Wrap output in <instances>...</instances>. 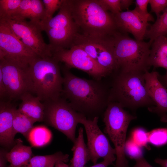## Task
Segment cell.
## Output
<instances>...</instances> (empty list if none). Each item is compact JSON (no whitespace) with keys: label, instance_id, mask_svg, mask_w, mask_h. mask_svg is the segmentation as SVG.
<instances>
[{"label":"cell","instance_id":"6da1fadb","mask_svg":"<svg viewBox=\"0 0 167 167\" xmlns=\"http://www.w3.org/2000/svg\"><path fill=\"white\" fill-rule=\"evenodd\" d=\"M62 96L72 108L87 119L93 120L103 114L109 102V86L102 80L78 77L65 66Z\"/></svg>","mask_w":167,"mask_h":167},{"label":"cell","instance_id":"7a4b0ae2","mask_svg":"<svg viewBox=\"0 0 167 167\" xmlns=\"http://www.w3.org/2000/svg\"><path fill=\"white\" fill-rule=\"evenodd\" d=\"M79 33L97 37L115 36L120 32L113 14L105 10L98 0H68Z\"/></svg>","mask_w":167,"mask_h":167},{"label":"cell","instance_id":"3957f363","mask_svg":"<svg viewBox=\"0 0 167 167\" xmlns=\"http://www.w3.org/2000/svg\"><path fill=\"white\" fill-rule=\"evenodd\" d=\"M144 73L117 71L111 74L112 79L109 86V102H116L124 108L131 109L155 106L147 91Z\"/></svg>","mask_w":167,"mask_h":167},{"label":"cell","instance_id":"277c9868","mask_svg":"<svg viewBox=\"0 0 167 167\" xmlns=\"http://www.w3.org/2000/svg\"><path fill=\"white\" fill-rule=\"evenodd\" d=\"M59 63L53 57H39L28 67L33 83L34 94L42 102L62 96L63 78Z\"/></svg>","mask_w":167,"mask_h":167},{"label":"cell","instance_id":"5b68a950","mask_svg":"<svg viewBox=\"0 0 167 167\" xmlns=\"http://www.w3.org/2000/svg\"><path fill=\"white\" fill-rule=\"evenodd\" d=\"M152 43L130 37L128 33L118 32L114 39V54L117 71H148Z\"/></svg>","mask_w":167,"mask_h":167},{"label":"cell","instance_id":"8992f818","mask_svg":"<svg viewBox=\"0 0 167 167\" xmlns=\"http://www.w3.org/2000/svg\"><path fill=\"white\" fill-rule=\"evenodd\" d=\"M40 24L42 31L47 35L53 53L70 48L79 33L78 27L72 15L68 0H62L56 16Z\"/></svg>","mask_w":167,"mask_h":167},{"label":"cell","instance_id":"52a82bcc","mask_svg":"<svg viewBox=\"0 0 167 167\" xmlns=\"http://www.w3.org/2000/svg\"><path fill=\"white\" fill-rule=\"evenodd\" d=\"M104 132L113 144L116 151L115 163L127 161L124 152L127 130L130 122L136 118L119 103L110 101L103 114Z\"/></svg>","mask_w":167,"mask_h":167},{"label":"cell","instance_id":"ba28073f","mask_svg":"<svg viewBox=\"0 0 167 167\" xmlns=\"http://www.w3.org/2000/svg\"><path fill=\"white\" fill-rule=\"evenodd\" d=\"M43 103V122L62 132L74 142L76 138V127L82 115L75 110L62 96Z\"/></svg>","mask_w":167,"mask_h":167},{"label":"cell","instance_id":"9c48e42d","mask_svg":"<svg viewBox=\"0 0 167 167\" xmlns=\"http://www.w3.org/2000/svg\"><path fill=\"white\" fill-rule=\"evenodd\" d=\"M115 36L97 37L79 33L73 45L81 48L109 76L118 69L114 54Z\"/></svg>","mask_w":167,"mask_h":167},{"label":"cell","instance_id":"30bf717a","mask_svg":"<svg viewBox=\"0 0 167 167\" xmlns=\"http://www.w3.org/2000/svg\"><path fill=\"white\" fill-rule=\"evenodd\" d=\"M39 57L0 21V60L26 68Z\"/></svg>","mask_w":167,"mask_h":167},{"label":"cell","instance_id":"8fae6325","mask_svg":"<svg viewBox=\"0 0 167 167\" xmlns=\"http://www.w3.org/2000/svg\"><path fill=\"white\" fill-rule=\"evenodd\" d=\"M12 32L28 47L41 58L52 57L53 52L49 44L44 41L40 23L11 18L0 19Z\"/></svg>","mask_w":167,"mask_h":167},{"label":"cell","instance_id":"7c38bea8","mask_svg":"<svg viewBox=\"0 0 167 167\" xmlns=\"http://www.w3.org/2000/svg\"><path fill=\"white\" fill-rule=\"evenodd\" d=\"M52 57L59 62L64 63L65 66L68 68H73L82 71L93 79L101 80L109 76L104 69L78 45H73L69 49L54 52Z\"/></svg>","mask_w":167,"mask_h":167},{"label":"cell","instance_id":"4fadbf2b","mask_svg":"<svg viewBox=\"0 0 167 167\" xmlns=\"http://www.w3.org/2000/svg\"><path fill=\"white\" fill-rule=\"evenodd\" d=\"M0 71L5 86L9 101L19 99L26 92L34 93L32 77L28 69L4 60H0Z\"/></svg>","mask_w":167,"mask_h":167},{"label":"cell","instance_id":"5bb4252c","mask_svg":"<svg viewBox=\"0 0 167 167\" xmlns=\"http://www.w3.org/2000/svg\"><path fill=\"white\" fill-rule=\"evenodd\" d=\"M98 118L96 117L93 120L88 119L82 115L79 120V123L82 124L85 129L90 160L94 165L100 158L115 161L116 159L115 149L111 146L108 139L98 125Z\"/></svg>","mask_w":167,"mask_h":167},{"label":"cell","instance_id":"9a60e30c","mask_svg":"<svg viewBox=\"0 0 167 167\" xmlns=\"http://www.w3.org/2000/svg\"><path fill=\"white\" fill-rule=\"evenodd\" d=\"M148 94L155 104L148 107V110L157 114L161 121L167 122V89L159 80V74L156 71H146L144 74Z\"/></svg>","mask_w":167,"mask_h":167},{"label":"cell","instance_id":"2e32d148","mask_svg":"<svg viewBox=\"0 0 167 167\" xmlns=\"http://www.w3.org/2000/svg\"><path fill=\"white\" fill-rule=\"evenodd\" d=\"M118 31L122 33H131L135 39L143 41L149 25L133 10L121 11L113 15Z\"/></svg>","mask_w":167,"mask_h":167},{"label":"cell","instance_id":"e0dca14e","mask_svg":"<svg viewBox=\"0 0 167 167\" xmlns=\"http://www.w3.org/2000/svg\"><path fill=\"white\" fill-rule=\"evenodd\" d=\"M16 108L11 101H0V143L1 145L10 147L15 143L13 122Z\"/></svg>","mask_w":167,"mask_h":167},{"label":"cell","instance_id":"ac0fdd59","mask_svg":"<svg viewBox=\"0 0 167 167\" xmlns=\"http://www.w3.org/2000/svg\"><path fill=\"white\" fill-rule=\"evenodd\" d=\"M45 16V10L42 0H22L16 11L9 18L17 20H26L40 23Z\"/></svg>","mask_w":167,"mask_h":167},{"label":"cell","instance_id":"d6986e66","mask_svg":"<svg viewBox=\"0 0 167 167\" xmlns=\"http://www.w3.org/2000/svg\"><path fill=\"white\" fill-rule=\"evenodd\" d=\"M19 99L21 101L18 108L20 112L36 122H43L44 105L38 97L26 92L22 95Z\"/></svg>","mask_w":167,"mask_h":167},{"label":"cell","instance_id":"ffe728a7","mask_svg":"<svg viewBox=\"0 0 167 167\" xmlns=\"http://www.w3.org/2000/svg\"><path fill=\"white\" fill-rule=\"evenodd\" d=\"M149 64L155 68L162 67L167 73V34L155 38L151 44Z\"/></svg>","mask_w":167,"mask_h":167},{"label":"cell","instance_id":"44dd1931","mask_svg":"<svg viewBox=\"0 0 167 167\" xmlns=\"http://www.w3.org/2000/svg\"><path fill=\"white\" fill-rule=\"evenodd\" d=\"M9 152H6L5 156L10 163L9 167H21L32 157L31 147L23 144L20 139H17Z\"/></svg>","mask_w":167,"mask_h":167},{"label":"cell","instance_id":"7402d4cb","mask_svg":"<svg viewBox=\"0 0 167 167\" xmlns=\"http://www.w3.org/2000/svg\"><path fill=\"white\" fill-rule=\"evenodd\" d=\"M73 143L71 149L73 155L69 166L85 167L87 162L90 160V156L87 146L84 142L82 127L79 128L78 136Z\"/></svg>","mask_w":167,"mask_h":167},{"label":"cell","instance_id":"603a6c76","mask_svg":"<svg viewBox=\"0 0 167 167\" xmlns=\"http://www.w3.org/2000/svg\"><path fill=\"white\" fill-rule=\"evenodd\" d=\"M69 155L61 152L45 156H36L32 157L29 161L21 167H48L57 163L69 161Z\"/></svg>","mask_w":167,"mask_h":167},{"label":"cell","instance_id":"cb8c5ba5","mask_svg":"<svg viewBox=\"0 0 167 167\" xmlns=\"http://www.w3.org/2000/svg\"><path fill=\"white\" fill-rule=\"evenodd\" d=\"M35 122L34 120L20 112L16 108L14 112L13 119L14 135L15 137L16 134L19 133L27 139Z\"/></svg>","mask_w":167,"mask_h":167},{"label":"cell","instance_id":"d4e9b609","mask_svg":"<svg viewBox=\"0 0 167 167\" xmlns=\"http://www.w3.org/2000/svg\"><path fill=\"white\" fill-rule=\"evenodd\" d=\"M52 136L51 131L46 127L38 126L32 128L27 139L32 146L41 147L49 143Z\"/></svg>","mask_w":167,"mask_h":167},{"label":"cell","instance_id":"484cf974","mask_svg":"<svg viewBox=\"0 0 167 167\" xmlns=\"http://www.w3.org/2000/svg\"><path fill=\"white\" fill-rule=\"evenodd\" d=\"M167 33V8L162 14L157 17L154 24L148 29L145 38L149 39V41L152 43L156 37L165 35Z\"/></svg>","mask_w":167,"mask_h":167},{"label":"cell","instance_id":"4316f807","mask_svg":"<svg viewBox=\"0 0 167 167\" xmlns=\"http://www.w3.org/2000/svg\"><path fill=\"white\" fill-rule=\"evenodd\" d=\"M22 0H0V19L9 18L19 7Z\"/></svg>","mask_w":167,"mask_h":167},{"label":"cell","instance_id":"83f0119b","mask_svg":"<svg viewBox=\"0 0 167 167\" xmlns=\"http://www.w3.org/2000/svg\"><path fill=\"white\" fill-rule=\"evenodd\" d=\"M148 142L156 146L167 143V128H159L148 132Z\"/></svg>","mask_w":167,"mask_h":167},{"label":"cell","instance_id":"f1b7e54d","mask_svg":"<svg viewBox=\"0 0 167 167\" xmlns=\"http://www.w3.org/2000/svg\"><path fill=\"white\" fill-rule=\"evenodd\" d=\"M140 147L131 138L126 140L124 146V152L131 159L135 160L143 157V152Z\"/></svg>","mask_w":167,"mask_h":167},{"label":"cell","instance_id":"f546056e","mask_svg":"<svg viewBox=\"0 0 167 167\" xmlns=\"http://www.w3.org/2000/svg\"><path fill=\"white\" fill-rule=\"evenodd\" d=\"M62 0H42L45 10V16L44 19L41 22L51 19L55 12L59 10L62 3ZM40 22V23H41Z\"/></svg>","mask_w":167,"mask_h":167},{"label":"cell","instance_id":"4dcf8cb0","mask_svg":"<svg viewBox=\"0 0 167 167\" xmlns=\"http://www.w3.org/2000/svg\"><path fill=\"white\" fill-rule=\"evenodd\" d=\"M149 0H136L135 7L133 10L140 17L148 22L154 21V18L147 11V6Z\"/></svg>","mask_w":167,"mask_h":167},{"label":"cell","instance_id":"1f68e13d","mask_svg":"<svg viewBox=\"0 0 167 167\" xmlns=\"http://www.w3.org/2000/svg\"><path fill=\"white\" fill-rule=\"evenodd\" d=\"M131 139L140 147H147L148 142V132L143 128L135 129L131 133Z\"/></svg>","mask_w":167,"mask_h":167},{"label":"cell","instance_id":"d6a6232c","mask_svg":"<svg viewBox=\"0 0 167 167\" xmlns=\"http://www.w3.org/2000/svg\"><path fill=\"white\" fill-rule=\"evenodd\" d=\"M100 4L105 11L115 15L122 11L120 0H98Z\"/></svg>","mask_w":167,"mask_h":167},{"label":"cell","instance_id":"836d02e7","mask_svg":"<svg viewBox=\"0 0 167 167\" xmlns=\"http://www.w3.org/2000/svg\"><path fill=\"white\" fill-rule=\"evenodd\" d=\"M149 3L151 8V12L154 13L157 17L167 8V0H149Z\"/></svg>","mask_w":167,"mask_h":167},{"label":"cell","instance_id":"e575fe53","mask_svg":"<svg viewBox=\"0 0 167 167\" xmlns=\"http://www.w3.org/2000/svg\"><path fill=\"white\" fill-rule=\"evenodd\" d=\"M7 96V92L5 86L3 81L2 73L0 71V100Z\"/></svg>","mask_w":167,"mask_h":167},{"label":"cell","instance_id":"d590c367","mask_svg":"<svg viewBox=\"0 0 167 167\" xmlns=\"http://www.w3.org/2000/svg\"><path fill=\"white\" fill-rule=\"evenodd\" d=\"M115 160L112 159L106 158L104 159L101 162L96 164L89 167H108L109 165H113V162Z\"/></svg>","mask_w":167,"mask_h":167},{"label":"cell","instance_id":"8d00e7d4","mask_svg":"<svg viewBox=\"0 0 167 167\" xmlns=\"http://www.w3.org/2000/svg\"><path fill=\"white\" fill-rule=\"evenodd\" d=\"M135 161L136 164L133 167H153L147 162L143 157Z\"/></svg>","mask_w":167,"mask_h":167},{"label":"cell","instance_id":"74e56055","mask_svg":"<svg viewBox=\"0 0 167 167\" xmlns=\"http://www.w3.org/2000/svg\"><path fill=\"white\" fill-rule=\"evenodd\" d=\"M134 3L133 0H120V7L122 10H127Z\"/></svg>","mask_w":167,"mask_h":167},{"label":"cell","instance_id":"f35d334b","mask_svg":"<svg viewBox=\"0 0 167 167\" xmlns=\"http://www.w3.org/2000/svg\"><path fill=\"white\" fill-rule=\"evenodd\" d=\"M6 151L1 150L0 153V167H6L7 161L5 156Z\"/></svg>","mask_w":167,"mask_h":167},{"label":"cell","instance_id":"ab89813d","mask_svg":"<svg viewBox=\"0 0 167 167\" xmlns=\"http://www.w3.org/2000/svg\"><path fill=\"white\" fill-rule=\"evenodd\" d=\"M155 161L161 167H167V159H162L158 158L155 159Z\"/></svg>","mask_w":167,"mask_h":167},{"label":"cell","instance_id":"60d3db41","mask_svg":"<svg viewBox=\"0 0 167 167\" xmlns=\"http://www.w3.org/2000/svg\"><path fill=\"white\" fill-rule=\"evenodd\" d=\"M55 167H70L69 165L66 164L63 161L59 162L57 163L54 165Z\"/></svg>","mask_w":167,"mask_h":167},{"label":"cell","instance_id":"b9f144b4","mask_svg":"<svg viewBox=\"0 0 167 167\" xmlns=\"http://www.w3.org/2000/svg\"><path fill=\"white\" fill-rule=\"evenodd\" d=\"M114 167H130L128 161L120 163H115Z\"/></svg>","mask_w":167,"mask_h":167},{"label":"cell","instance_id":"7bdbcfd3","mask_svg":"<svg viewBox=\"0 0 167 167\" xmlns=\"http://www.w3.org/2000/svg\"><path fill=\"white\" fill-rule=\"evenodd\" d=\"M164 80L166 85L167 87V73H166L165 75L164 76Z\"/></svg>","mask_w":167,"mask_h":167},{"label":"cell","instance_id":"ee69618b","mask_svg":"<svg viewBox=\"0 0 167 167\" xmlns=\"http://www.w3.org/2000/svg\"><path fill=\"white\" fill-rule=\"evenodd\" d=\"M54 165H50V166H48V167H54Z\"/></svg>","mask_w":167,"mask_h":167},{"label":"cell","instance_id":"f6af8a7d","mask_svg":"<svg viewBox=\"0 0 167 167\" xmlns=\"http://www.w3.org/2000/svg\"><path fill=\"white\" fill-rule=\"evenodd\" d=\"M167 34H166V35H167Z\"/></svg>","mask_w":167,"mask_h":167},{"label":"cell","instance_id":"bcb514c9","mask_svg":"<svg viewBox=\"0 0 167 167\" xmlns=\"http://www.w3.org/2000/svg\"></svg>","mask_w":167,"mask_h":167}]
</instances>
